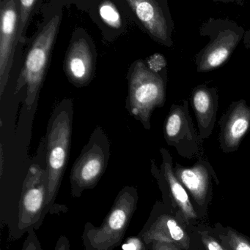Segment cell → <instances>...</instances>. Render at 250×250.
Returning <instances> with one entry per match:
<instances>
[{"label": "cell", "mask_w": 250, "mask_h": 250, "mask_svg": "<svg viewBox=\"0 0 250 250\" xmlns=\"http://www.w3.org/2000/svg\"><path fill=\"white\" fill-rule=\"evenodd\" d=\"M162 210L157 205L154 207L151 217L138 236L145 245L153 241H161L176 244L183 250H189L190 238L187 232L174 216Z\"/></svg>", "instance_id": "12"}, {"label": "cell", "mask_w": 250, "mask_h": 250, "mask_svg": "<svg viewBox=\"0 0 250 250\" xmlns=\"http://www.w3.org/2000/svg\"><path fill=\"white\" fill-rule=\"evenodd\" d=\"M146 247L148 250H182V248L176 244L161 241H153Z\"/></svg>", "instance_id": "23"}, {"label": "cell", "mask_w": 250, "mask_h": 250, "mask_svg": "<svg viewBox=\"0 0 250 250\" xmlns=\"http://www.w3.org/2000/svg\"><path fill=\"white\" fill-rule=\"evenodd\" d=\"M244 44L247 48L250 49V29L246 31L243 38Z\"/></svg>", "instance_id": "25"}, {"label": "cell", "mask_w": 250, "mask_h": 250, "mask_svg": "<svg viewBox=\"0 0 250 250\" xmlns=\"http://www.w3.org/2000/svg\"><path fill=\"white\" fill-rule=\"evenodd\" d=\"M99 13L103 21L111 27L119 28L121 26L120 13L114 4L110 2L104 3L100 7Z\"/></svg>", "instance_id": "19"}, {"label": "cell", "mask_w": 250, "mask_h": 250, "mask_svg": "<svg viewBox=\"0 0 250 250\" xmlns=\"http://www.w3.org/2000/svg\"><path fill=\"white\" fill-rule=\"evenodd\" d=\"M137 203L136 188H123L99 227H95L90 222L85 224L82 235L85 250H114L120 246L137 208Z\"/></svg>", "instance_id": "3"}, {"label": "cell", "mask_w": 250, "mask_h": 250, "mask_svg": "<svg viewBox=\"0 0 250 250\" xmlns=\"http://www.w3.org/2000/svg\"><path fill=\"white\" fill-rule=\"evenodd\" d=\"M0 95L8 82L19 41V0H2L0 9Z\"/></svg>", "instance_id": "8"}, {"label": "cell", "mask_w": 250, "mask_h": 250, "mask_svg": "<svg viewBox=\"0 0 250 250\" xmlns=\"http://www.w3.org/2000/svg\"><path fill=\"white\" fill-rule=\"evenodd\" d=\"M219 96L215 88L201 85L192 91V104L198 120L200 138H208L214 129L218 109Z\"/></svg>", "instance_id": "16"}, {"label": "cell", "mask_w": 250, "mask_h": 250, "mask_svg": "<svg viewBox=\"0 0 250 250\" xmlns=\"http://www.w3.org/2000/svg\"><path fill=\"white\" fill-rule=\"evenodd\" d=\"M245 0H213L214 2H221V3H236V4L243 5L244 2Z\"/></svg>", "instance_id": "26"}, {"label": "cell", "mask_w": 250, "mask_h": 250, "mask_svg": "<svg viewBox=\"0 0 250 250\" xmlns=\"http://www.w3.org/2000/svg\"><path fill=\"white\" fill-rule=\"evenodd\" d=\"M175 174L181 183L192 195L194 201L203 207L208 201L211 188V179L215 173L208 162L200 160L192 167L176 164Z\"/></svg>", "instance_id": "15"}, {"label": "cell", "mask_w": 250, "mask_h": 250, "mask_svg": "<svg viewBox=\"0 0 250 250\" xmlns=\"http://www.w3.org/2000/svg\"><path fill=\"white\" fill-rule=\"evenodd\" d=\"M22 250H43L35 229H31L28 231L27 236L23 242Z\"/></svg>", "instance_id": "20"}, {"label": "cell", "mask_w": 250, "mask_h": 250, "mask_svg": "<svg viewBox=\"0 0 250 250\" xmlns=\"http://www.w3.org/2000/svg\"><path fill=\"white\" fill-rule=\"evenodd\" d=\"M110 147L105 131L97 126L72 167L70 185L73 198H80L84 191L93 189L98 185L108 165Z\"/></svg>", "instance_id": "6"}, {"label": "cell", "mask_w": 250, "mask_h": 250, "mask_svg": "<svg viewBox=\"0 0 250 250\" xmlns=\"http://www.w3.org/2000/svg\"><path fill=\"white\" fill-rule=\"evenodd\" d=\"M162 163L159 169L154 161L151 162V172L158 181L159 185L162 192L166 194L173 207L178 208L181 215L186 222L197 219L193 205L191 202L186 188L175 174L173 160L170 152L165 148L160 149Z\"/></svg>", "instance_id": "11"}, {"label": "cell", "mask_w": 250, "mask_h": 250, "mask_svg": "<svg viewBox=\"0 0 250 250\" xmlns=\"http://www.w3.org/2000/svg\"><path fill=\"white\" fill-rule=\"evenodd\" d=\"M164 134L167 144L174 146L183 157L192 158L199 152L202 139L194 127L187 101L183 105H172L164 123Z\"/></svg>", "instance_id": "9"}, {"label": "cell", "mask_w": 250, "mask_h": 250, "mask_svg": "<svg viewBox=\"0 0 250 250\" xmlns=\"http://www.w3.org/2000/svg\"><path fill=\"white\" fill-rule=\"evenodd\" d=\"M243 26L227 19L210 18L199 29L201 36L209 42L197 54L195 63L199 73L211 71L228 60L245 36Z\"/></svg>", "instance_id": "5"}, {"label": "cell", "mask_w": 250, "mask_h": 250, "mask_svg": "<svg viewBox=\"0 0 250 250\" xmlns=\"http://www.w3.org/2000/svg\"><path fill=\"white\" fill-rule=\"evenodd\" d=\"M48 184L46 169L32 164L21 189L16 240L31 229L38 230L43 224L48 199Z\"/></svg>", "instance_id": "7"}, {"label": "cell", "mask_w": 250, "mask_h": 250, "mask_svg": "<svg viewBox=\"0 0 250 250\" xmlns=\"http://www.w3.org/2000/svg\"><path fill=\"white\" fill-rule=\"evenodd\" d=\"M126 1L154 41L164 46H173L174 23L167 0Z\"/></svg>", "instance_id": "10"}, {"label": "cell", "mask_w": 250, "mask_h": 250, "mask_svg": "<svg viewBox=\"0 0 250 250\" xmlns=\"http://www.w3.org/2000/svg\"><path fill=\"white\" fill-rule=\"evenodd\" d=\"M54 250H70V244L66 236H61L57 239Z\"/></svg>", "instance_id": "24"}, {"label": "cell", "mask_w": 250, "mask_h": 250, "mask_svg": "<svg viewBox=\"0 0 250 250\" xmlns=\"http://www.w3.org/2000/svg\"><path fill=\"white\" fill-rule=\"evenodd\" d=\"M127 80L126 108L145 129H150L154 110L165 104L167 69L154 70L147 61L136 60L129 67Z\"/></svg>", "instance_id": "2"}, {"label": "cell", "mask_w": 250, "mask_h": 250, "mask_svg": "<svg viewBox=\"0 0 250 250\" xmlns=\"http://www.w3.org/2000/svg\"><path fill=\"white\" fill-rule=\"evenodd\" d=\"M220 124L222 149L227 153L237 149L250 128V107L246 101L242 100L233 103L223 115Z\"/></svg>", "instance_id": "14"}, {"label": "cell", "mask_w": 250, "mask_h": 250, "mask_svg": "<svg viewBox=\"0 0 250 250\" xmlns=\"http://www.w3.org/2000/svg\"><path fill=\"white\" fill-rule=\"evenodd\" d=\"M121 245L123 250H143L147 248L145 242L138 235L128 237Z\"/></svg>", "instance_id": "22"}, {"label": "cell", "mask_w": 250, "mask_h": 250, "mask_svg": "<svg viewBox=\"0 0 250 250\" xmlns=\"http://www.w3.org/2000/svg\"><path fill=\"white\" fill-rule=\"evenodd\" d=\"M223 244L230 250H250V240L233 229H227L226 234L222 235Z\"/></svg>", "instance_id": "18"}, {"label": "cell", "mask_w": 250, "mask_h": 250, "mask_svg": "<svg viewBox=\"0 0 250 250\" xmlns=\"http://www.w3.org/2000/svg\"><path fill=\"white\" fill-rule=\"evenodd\" d=\"M73 104L65 98L57 104L47 126L46 169L48 173V199L44 214L56 212L55 201L68 161L71 144Z\"/></svg>", "instance_id": "1"}, {"label": "cell", "mask_w": 250, "mask_h": 250, "mask_svg": "<svg viewBox=\"0 0 250 250\" xmlns=\"http://www.w3.org/2000/svg\"><path fill=\"white\" fill-rule=\"evenodd\" d=\"M38 2V0H19V9H20L19 41H24L29 20Z\"/></svg>", "instance_id": "17"}, {"label": "cell", "mask_w": 250, "mask_h": 250, "mask_svg": "<svg viewBox=\"0 0 250 250\" xmlns=\"http://www.w3.org/2000/svg\"><path fill=\"white\" fill-rule=\"evenodd\" d=\"M201 240L205 250H228L223 244L220 243L217 239L204 232L201 233Z\"/></svg>", "instance_id": "21"}, {"label": "cell", "mask_w": 250, "mask_h": 250, "mask_svg": "<svg viewBox=\"0 0 250 250\" xmlns=\"http://www.w3.org/2000/svg\"><path fill=\"white\" fill-rule=\"evenodd\" d=\"M66 77L78 88L88 86L95 76V54L85 38H78L70 44L63 65Z\"/></svg>", "instance_id": "13"}, {"label": "cell", "mask_w": 250, "mask_h": 250, "mask_svg": "<svg viewBox=\"0 0 250 250\" xmlns=\"http://www.w3.org/2000/svg\"><path fill=\"white\" fill-rule=\"evenodd\" d=\"M61 22V14L53 16L32 41L16 83L15 94L26 87L25 104L28 109L38 100L48 70L51 51Z\"/></svg>", "instance_id": "4"}, {"label": "cell", "mask_w": 250, "mask_h": 250, "mask_svg": "<svg viewBox=\"0 0 250 250\" xmlns=\"http://www.w3.org/2000/svg\"><path fill=\"white\" fill-rule=\"evenodd\" d=\"M143 250H148V248H145V249H144Z\"/></svg>", "instance_id": "27"}]
</instances>
